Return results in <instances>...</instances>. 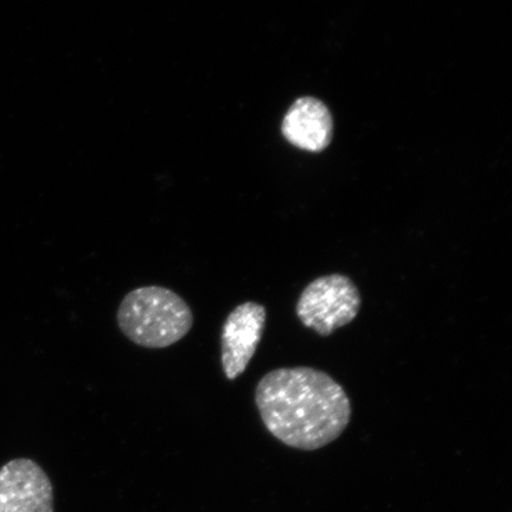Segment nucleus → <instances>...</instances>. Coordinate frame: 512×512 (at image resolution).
I'll use <instances>...</instances> for the list:
<instances>
[{"mask_svg": "<svg viewBox=\"0 0 512 512\" xmlns=\"http://www.w3.org/2000/svg\"><path fill=\"white\" fill-rule=\"evenodd\" d=\"M255 403L275 439L307 452L334 443L347 430L352 414L341 384L310 367L270 371L256 386Z\"/></svg>", "mask_w": 512, "mask_h": 512, "instance_id": "f257e3e1", "label": "nucleus"}, {"mask_svg": "<svg viewBox=\"0 0 512 512\" xmlns=\"http://www.w3.org/2000/svg\"><path fill=\"white\" fill-rule=\"evenodd\" d=\"M117 322L132 343L147 349H164L189 334L194 315L176 292L162 286H144L126 294Z\"/></svg>", "mask_w": 512, "mask_h": 512, "instance_id": "f03ea898", "label": "nucleus"}, {"mask_svg": "<svg viewBox=\"0 0 512 512\" xmlns=\"http://www.w3.org/2000/svg\"><path fill=\"white\" fill-rule=\"evenodd\" d=\"M361 304V293L354 281L344 274H329L306 286L296 313L306 328L328 337L354 322Z\"/></svg>", "mask_w": 512, "mask_h": 512, "instance_id": "7ed1b4c3", "label": "nucleus"}, {"mask_svg": "<svg viewBox=\"0 0 512 512\" xmlns=\"http://www.w3.org/2000/svg\"><path fill=\"white\" fill-rule=\"evenodd\" d=\"M0 512H54V489L35 460L17 458L0 469Z\"/></svg>", "mask_w": 512, "mask_h": 512, "instance_id": "20e7f679", "label": "nucleus"}, {"mask_svg": "<svg viewBox=\"0 0 512 512\" xmlns=\"http://www.w3.org/2000/svg\"><path fill=\"white\" fill-rule=\"evenodd\" d=\"M266 319L265 306L255 302L243 303L229 313L221 335V362L228 380L245 373L264 335Z\"/></svg>", "mask_w": 512, "mask_h": 512, "instance_id": "39448f33", "label": "nucleus"}, {"mask_svg": "<svg viewBox=\"0 0 512 512\" xmlns=\"http://www.w3.org/2000/svg\"><path fill=\"white\" fill-rule=\"evenodd\" d=\"M283 133L288 142L299 149L322 151L332 138L330 112L316 99H299L286 114Z\"/></svg>", "mask_w": 512, "mask_h": 512, "instance_id": "423d86ee", "label": "nucleus"}]
</instances>
